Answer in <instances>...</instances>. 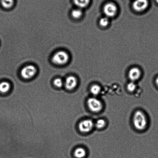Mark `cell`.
<instances>
[{
	"label": "cell",
	"instance_id": "obj_1",
	"mask_svg": "<svg viewBox=\"0 0 158 158\" xmlns=\"http://www.w3.org/2000/svg\"><path fill=\"white\" fill-rule=\"evenodd\" d=\"M133 124L136 129L143 130L148 125V120L145 114L141 111H136L133 117Z\"/></svg>",
	"mask_w": 158,
	"mask_h": 158
},
{
	"label": "cell",
	"instance_id": "obj_2",
	"mask_svg": "<svg viewBox=\"0 0 158 158\" xmlns=\"http://www.w3.org/2000/svg\"><path fill=\"white\" fill-rule=\"evenodd\" d=\"M87 104L90 110L94 113L100 112L103 109L102 102L95 97H90L88 99Z\"/></svg>",
	"mask_w": 158,
	"mask_h": 158
},
{
	"label": "cell",
	"instance_id": "obj_3",
	"mask_svg": "<svg viewBox=\"0 0 158 158\" xmlns=\"http://www.w3.org/2000/svg\"><path fill=\"white\" fill-rule=\"evenodd\" d=\"M69 59V56L64 51H59L54 55L52 61L56 64L62 65L66 64Z\"/></svg>",
	"mask_w": 158,
	"mask_h": 158
},
{
	"label": "cell",
	"instance_id": "obj_4",
	"mask_svg": "<svg viewBox=\"0 0 158 158\" xmlns=\"http://www.w3.org/2000/svg\"><path fill=\"white\" fill-rule=\"evenodd\" d=\"M94 126V122L90 119H86L82 121L78 125L79 130L81 132L88 133L92 130Z\"/></svg>",
	"mask_w": 158,
	"mask_h": 158
},
{
	"label": "cell",
	"instance_id": "obj_5",
	"mask_svg": "<svg viewBox=\"0 0 158 158\" xmlns=\"http://www.w3.org/2000/svg\"><path fill=\"white\" fill-rule=\"evenodd\" d=\"M36 72L37 70L35 66L29 65L23 68L21 71V75L25 79H29L35 75Z\"/></svg>",
	"mask_w": 158,
	"mask_h": 158
},
{
	"label": "cell",
	"instance_id": "obj_6",
	"mask_svg": "<svg viewBox=\"0 0 158 158\" xmlns=\"http://www.w3.org/2000/svg\"><path fill=\"white\" fill-rule=\"evenodd\" d=\"M103 12L107 18H112L117 14V7L113 3H108L105 4L103 7Z\"/></svg>",
	"mask_w": 158,
	"mask_h": 158
},
{
	"label": "cell",
	"instance_id": "obj_7",
	"mask_svg": "<svg viewBox=\"0 0 158 158\" xmlns=\"http://www.w3.org/2000/svg\"><path fill=\"white\" fill-rule=\"evenodd\" d=\"M148 0H135L133 4V7L137 12H142L148 7Z\"/></svg>",
	"mask_w": 158,
	"mask_h": 158
},
{
	"label": "cell",
	"instance_id": "obj_8",
	"mask_svg": "<svg viewBox=\"0 0 158 158\" xmlns=\"http://www.w3.org/2000/svg\"><path fill=\"white\" fill-rule=\"evenodd\" d=\"M78 82L76 78L70 76L66 78L64 83V86L68 90H72L76 87Z\"/></svg>",
	"mask_w": 158,
	"mask_h": 158
},
{
	"label": "cell",
	"instance_id": "obj_9",
	"mask_svg": "<svg viewBox=\"0 0 158 158\" xmlns=\"http://www.w3.org/2000/svg\"><path fill=\"white\" fill-rule=\"evenodd\" d=\"M141 75V72L138 68L134 67L132 68L129 72L128 77L131 81H137L140 78Z\"/></svg>",
	"mask_w": 158,
	"mask_h": 158
},
{
	"label": "cell",
	"instance_id": "obj_10",
	"mask_svg": "<svg viewBox=\"0 0 158 158\" xmlns=\"http://www.w3.org/2000/svg\"><path fill=\"white\" fill-rule=\"evenodd\" d=\"M86 151L84 148L81 147L77 148L74 152V155L76 158H83L86 156Z\"/></svg>",
	"mask_w": 158,
	"mask_h": 158
},
{
	"label": "cell",
	"instance_id": "obj_11",
	"mask_svg": "<svg viewBox=\"0 0 158 158\" xmlns=\"http://www.w3.org/2000/svg\"><path fill=\"white\" fill-rule=\"evenodd\" d=\"M10 83L7 82H2L0 83V92L2 93H6L10 90Z\"/></svg>",
	"mask_w": 158,
	"mask_h": 158
},
{
	"label": "cell",
	"instance_id": "obj_12",
	"mask_svg": "<svg viewBox=\"0 0 158 158\" xmlns=\"http://www.w3.org/2000/svg\"><path fill=\"white\" fill-rule=\"evenodd\" d=\"M74 4L80 9L84 8L89 5L90 0H73Z\"/></svg>",
	"mask_w": 158,
	"mask_h": 158
},
{
	"label": "cell",
	"instance_id": "obj_13",
	"mask_svg": "<svg viewBox=\"0 0 158 158\" xmlns=\"http://www.w3.org/2000/svg\"><path fill=\"white\" fill-rule=\"evenodd\" d=\"M2 6L6 9H9L12 7L14 0H0Z\"/></svg>",
	"mask_w": 158,
	"mask_h": 158
},
{
	"label": "cell",
	"instance_id": "obj_14",
	"mask_svg": "<svg viewBox=\"0 0 158 158\" xmlns=\"http://www.w3.org/2000/svg\"><path fill=\"white\" fill-rule=\"evenodd\" d=\"M101 91V88L98 85L94 84L90 88V91L93 95L96 96L100 93Z\"/></svg>",
	"mask_w": 158,
	"mask_h": 158
},
{
	"label": "cell",
	"instance_id": "obj_15",
	"mask_svg": "<svg viewBox=\"0 0 158 158\" xmlns=\"http://www.w3.org/2000/svg\"><path fill=\"white\" fill-rule=\"evenodd\" d=\"M106 123L105 120L100 119L97 120L95 124L96 128L98 129H103L106 126Z\"/></svg>",
	"mask_w": 158,
	"mask_h": 158
},
{
	"label": "cell",
	"instance_id": "obj_16",
	"mask_svg": "<svg viewBox=\"0 0 158 158\" xmlns=\"http://www.w3.org/2000/svg\"><path fill=\"white\" fill-rule=\"evenodd\" d=\"M73 17L75 19L80 18L82 15V11L81 9H74L72 12Z\"/></svg>",
	"mask_w": 158,
	"mask_h": 158
},
{
	"label": "cell",
	"instance_id": "obj_17",
	"mask_svg": "<svg viewBox=\"0 0 158 158\" xmlns=\"http://www.w3.org/2000/svg\"><path fill=\"white\" fill-rule=\"evenodd\" d=\"M99 23H100L101 26H102V27H105L109 24V20L107 17H103L101 19Z\"/></svg>",
	"mask_w": 158,
	"mask_h": 158
},
{
	"label": "cell",
	"instance_id": "obj_18",
	"mask_svg": "<svg viewBox=\"0 0 158 158\" xmlns=\"http://www.w3.org/2000/svg\"><path fill=\"white\" fill-rule=\"evenodd\" d=\"M53 84L55 86L58 88H61L63 86V80L60 78H56L54 80Z\"/></svg>",
	"mask_w": 158,
	"mask_h": 158
},
{
	"label": "cell",
	"instance_id": "obj_19",
	"mask_svg": "<svg viewBox=\"0 0 158 158\" xmlns=\"http://www.w3.org/2000/svg\"><path fill=\"white\" fill-rule=\"evenodd\" d=\"M136 88V85L134 82L131 81L128 83L127 86V89L130 92H133L135 90Z\"/></svg>",
	"mask_w": 158,
	"mask_h": 158
},
{
	"label": "cell",
	"instance_id": "obj_20",
	"mask_svg": "<svg viewBox=\"0 0 158 158\" xmlns=\"http://www.w3.org/2000/svg\"><path fill=\"white\" fill-rule=\"evenodd\" d=\"M156 84L157 85V86L158 87V77L156 79Z\"/></svg>",
	"mask_w": 158,
	"mask_h": 158
},
{
	"label": "cell",
	"instance_id": "obj_21",
	"mask_svg": "<svg viewBox=\"0 0 158 158\" xmlns=\"http://www.w3.org/2000/svg\"><path fill=\"white\" fill-rule=\"evenodd\" d=\"M156 1L158 4V0H156Z\"/></svg>",
	"mask_w": 158,
	"mask_h": 158
}]
</instances>
